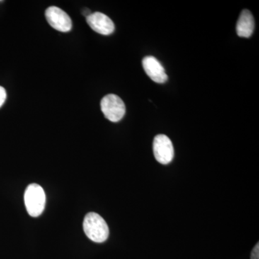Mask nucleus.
<instances>
[{
    "instance_id": "f257e3e1",
    "label": "nucleus",
    "mask_w": 259,
    "mask_h": 259,
    "mask_svg": "<svg viewBox=\"0 0 259 259\" xmlns=\"http://www.w3.org/2000/svg\"><path fill=\"white\" fill-rule=\"evenodd\" d=\"M83 227L86 236L95 243H103L108 238V226L97 213H88L83 220Z\"/></svg>"
},
{
    "instance_id": "f03ea898",
    "label": "nucleus",
    "mask_w": 259,
    "mask_h": 259,
    "mask_svg": "<svg viewBox=\"0 0 259 259\" xmlns=\"http://www.w3.org/2000/svg\"><path fill=\"white\" fill-rule=\"evenodd\" d=\"M24 201L28 214L31 217H38L45 208L46 194L44 189L37 184L29 185L24 194Z\"/></svg>"
},
{
    "instance_id": "7ed1b4c3",
    "label": "nucleus",
    "mask_w": 259,
    "mask_h": 259,
    "mask_svg": "<svg viewBox=\"0 0 259 259\" xmlns=\"http://www.w3.org/2000/svg\"><path fill=\"white\" fill-rule=\"evenodd\" d=\"M101 110L107 120L117 122L122 120L125 114V105L117 95H107L102 98Z\"/></svg>"
},
{
    "instance_id": "1a4fd4ad",
    "label": "nucleus",
    "mask_w": 259,
    "mask_h": 259,
    "mask_svg": "<svg viewBox=\"0 0 259 259\" xmlns=\"http://www.w3.org/2000/svg\"><path fill=\"white\" fill-rule=\"evenodd\" d=\"M7 99V93L5 88L0 86V107L4 105L5 100Z\"/></svg>"
},
{
    "instance_id": "9d476101",
    "label": "nucleus",
    "mask_w": 259,
    "mask_h": 259,
    "mask_svg": "<svg viewBox=\"0 0 259 259\" xmlns=\"http://www.w3.org/2000/svg\"><path fill=\"white\" fill-rule=\"evenodd\" d=\"M250 259H259V243H257L253 248L250 255Z\"/></svg>"
},
{
    "instance_id": "0eeeda50",
    "label": "nucleus",
    "mask_w": 259,
    "mask_h": 259,
    "mask_svg": "<svg viewBox=\"0 0 259 259\" xmlns=\"http://www.w3.org/2000/svg\"><path fill=\"white\" fill-rule=\"evenodd\" d=\"M143 67L146 74L151 80L158 83L166 82L168 76L166 74L164 68L153 56H146L142 61Z\"/></svg>"
},
{
    "instance_id": "6e6552de",
    "label": "nucleus",
    "mask_w": 259,
    "mask_h": 259,
    "mask_svg": "<svg viewBox=\"0 0 259 259\" xmlns=\"http://www.w3.org/2000/svg\"><path fill=\"white\" fill-rule=\"evenodd\" d=\"M254 18L248 10L242 11L236 25V32L238 36L250 37L254 31Z\"/></svg>"
},
{
    "instance_id": "20e7f679",
    "label": "nucleus",
    "mask_w": 259,
    "mask_h": 259,
    "mask_svg": "<svg viewBox=\"0 0 259 259\" xmlns=\"http://www.w3.org/2000/svg\"><path fill=\"white\" fill-rule=\"evenodd\" d=\"M153 154L156 161L163 165L171 163L175 156V149L171 140L166 135H157L153 140Z\"/></svg>"
},
{
    "instance_id": "423d86ee",
    "label": "nucleus",
    "mask_w": 259,
    "mask_h": 259,
    "mask_svg": "<svg viewBox=\"0 0 259 259\" xmlns=\"http://www.w3.org/2000/svg\"><path fill=\"white\" fill-rule=\"evenodd\" d=\"M87 22L94 31L101 35H110L115 30V25L111 19L103 13H92L87 18Z\"/></svg>"
},
{
    "instance_id": "39448f33",
    "label": "nucleus",
    "mask_w": 259,
    "mask_h": 259,
    "mask_svg": "<svg viewBox=\"0 0 259 259\" xmlns=\"http://www.w3.org/2000/svg\"><path fill=\"white\" fill-rule=\"evenodd\" d=\"M48 23L58 31L69 32L72 28V22L67 13L57 7H50L46 10Z\"/></svg>"
},
{
    "instance_id": "9b49d317",
    "label": "nucleus",
    "mask_w": 259,
    "mask_h": 259,
    "mask_svg": "<svg viewBox=\"0 0 259 259\" xmlns=\"http://www.w3.org/2000/svg\"><path fill=\"white\" fill-rule=\"evenodd\" d=\"M91 14L92 13L91 12H90V10H85L84 11H83V15H84L86 18H88V17L90 16Z\"/></svg>"
}]
</instances>
